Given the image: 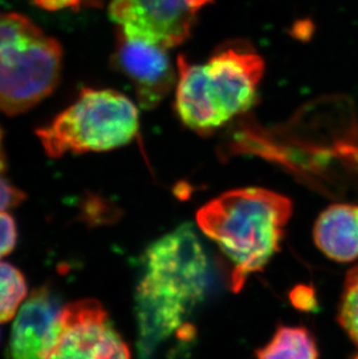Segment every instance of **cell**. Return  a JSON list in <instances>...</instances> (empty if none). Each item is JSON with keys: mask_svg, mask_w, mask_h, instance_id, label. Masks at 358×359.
<instances>
[{"mask_svg": "<svg viewBox=\"0 0 358 359\" xmlns=\"http://www.w3.org/2000/svg\"><path fill=\"white\" fill-rule=\"evenodd\" d=\"M17 238V226L13 217L0 212V259L13 250Z\"/></svg>", "mask_w": 358, "mask_h": 359, "instance_id": "cell-14", "label": "cell"}, {"mask_svg": "<svg viewBox=\"0 0 358 359\" xmlns=\"http://www.w3.org/2000/svg\"><path fill=\"white\" fill-rule=\"evenodd\" d=\"M292 201L260 187L228 191L197 213L200 231L213 241L230 263V286L241 291L281 249Z\"/></svg>", "mask_w": 358, "mask_h": 359, "instance_id": "cell-1", "label": "cell"}, {"mask_svg": "<svg viewBox=\"0 0 358 359\" xmlns=\"http://www.w3.org/2000/svg\"><path fill=\"white\" fill-rule=\"evenodd\" d=\"M58 40L44 34L28 18L0 17V111L8 116L26 112L47 98L61 76Z\"/></svg>", "mask_w": 358, "mask_h": 359, "instance_id": "cell-4", "label": "cell"}, {"mask_svg": "<svg viewBox=\"0 0 358 359\" xmlns=\"http://www.w3.org/2000/svg\"><path fill=\"white\" fill-rule=\"evenodd\" d=\"M176 111L198 133L212 132L255 105L264 75L260 55L246 44L220 48L206 65L177 60Z\"/></svg>", "mask_w": 358, "mask_h": 359, "instance_id": "cell-3", "label": "cell"}, {"mask_svg": "<svg viewBox=\"0 0 358 359\" xmlns=\"http://www.w3.org/2000/svg\"><path fill=\"white\" fill-rule=\"evenodd\" d=\"M48 359H132L125 339L95 299L62 307Z\"/></svg>", "mask_w": 358, "mask_h": 359, "instance_id": "cell-6", "label": "cell"}, {"mask_svg": "<svg viewBox=\"0 0 358 359\" xmlns=\"http://www.w3.org/2000/svg\"><path fill=\"white\" fill-rule=\"evenodd\" d=\"M338 321L358 349V265L348 272L345 278Z\"/></svg>", "mask_w": 358, "mask_h": 359, "instance_id": "cell-13", "label": "cell"}, {"mask_svg": "<svg viewBox=\"0 0 358 359\" xmlns=\"http://www.w3.org/2000/svg\"><path fill=\"white\" fill-rule=\"evenodd\" d=\"M313 236L317 247L333 261L348 263L358 258V206L327 207L315 222Z\"/></svg>", "mask_w": 358, "mask_h": 359, "instance_id": "cell-10", "label": "cell"}, {"mask_svg": "<svg viewBox=\"0 0 358 359\" xmlns=\"http://www.w3.org/2000/svg\"><path fill=\"white\" fill-rule=\"evenodd\" d=\"M35 4L46 10L56 11L67 7L79 6L81 0H34Z\"/></svg>", "mask_w": 358, "mask_h": 359, "instance_id": "cell-16", "label": "cell"}, {"mask_svg": "<svg viewBox=\"0 0 358 359\" xmlns=\"http://www.w3.org/2000/svg\"><path fill=\"white\" fill-rule=\"evenodd\" d=\"M257 359H318L314 337L304 327L281 325L272 339L256 351Z\"/></svg>", "mask_w": 358, "mask_h": 359, "instance_id": "cell-11", "label": "cell"}, {"mask_svg": "<svg viewBox=\"0 0 358 359\" xmlns=\"http://www.w3.org/2000/svg\"><path fill=\"white\" fill-rule=\"evenodd\" d=\"M62 307L48 288L26 300L14 321L10 339L12 359H48L58 332Z\"/></svg>", "mask_w": 358, "mask_h": 359, "instance_id": "cell-9", "label": "cell"}, {"mask_svg": "<svg viewBox=\"0 0 358 359\" xmlns=\"http://www.w3.org/2000/svg\"><path fill=\"white\" fill-rule=\"evenodd\" d=\"M208 268L206 251L189 224L148 248L138 288L140 325L145 342H159L182 325L205 295Z\"/></svg>", "mask_w": 358, "mask_h": 359, "instance_id": "cell-2", "label": "cell"}, {"mask_svg": "<svg viewBox=\"0 0 358 359\" xmlns=\"http://www.w3.org/2000/svg\"><path fill=\"white\" fill-rule=\"evenodd\" d=\"M212 0H112L110 17L126 36L169 49L189 39Z\"/></svg>", "mask_w": 358, "mask_h": 359, "instance_id": "cell-7", "label": "cell"}, {"mask_svg": "<svg viewBox=\"0 0 358 359\" xmlns=\"http://www.w3.org/2000/svg\"><path fill=\"white\" fill-rule=\"evenodd\" d=\"M24 199V192L11 185L1 176V171H0V212H5L18 206Z\"/></svg>", "mask_w": 358, "mask_h": 359, "instance_id": "cell-15", "label": "cell"}, {"mask_svg": "<svg viewBox=\"0 0 358 359\" xmlns=\"http://www.w3.org/2000/svg\"><path fill=\"white\" fill-rule=\"evenodd\" d=\"M1 141H3V134L0 130V171H3L5 162H4L3 147H1Z\"/></svg>", "mask_w": 358, "mask_h": 359, "instance_id": "cell-17", "label": "cell"}, {"mask_svg": "<svg viewBox=\"0 0 358 359\" xmlns=\"http://www.w3.org/2000/svg\"><path fill=\"white\" fill-rule=\"evenodd\" d=\"M112 65L132 81L139 105L145 109L159 106L177 83L176 69L166 49L128 38L119 29Z\"/></svg>", "mask_w": 358, "mask_h": 359, "instance_id": "cell-8", "label": "cell"}, {"mask_svg": "<svg viewBox=\"0 0 358 359\" xmlns=\"http://www.w3.org/2000/svg\"><path fill=\"white\" fill-rule=\"evenodd\" d=\"M26 295L24 275L13 265L0 263V323L13 319Z\"/></svg>", "mask_w": 358, "mask_h": 359, "instance_id": "cell-12", "label": "cell"}, {"mask_svg": "<svg viewBox=\"0 0 358 359\" xmlns=\"http://www.w3.org/2000/svg\"><path fill=\"white\" fill-rule=\"evenodd\" d=\"M138 132L139 112L131 99L113 90L84 88L77 102L37 135L48 156L58 158L126 146Z\"/></svg>", "mask_w": 358, "mask_h": 359, "instance_id": "cell-5", "label": "cell"}]
</instances>
